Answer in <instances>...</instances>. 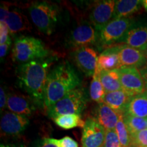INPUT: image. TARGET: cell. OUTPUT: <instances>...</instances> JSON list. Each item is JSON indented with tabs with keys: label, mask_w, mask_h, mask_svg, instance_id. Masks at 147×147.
<instances>
[{
	"label": "cell",
	"mask_w": 147,
	"mask_h": 147,
	"mask_svg": "<svg viewBox=\"0 0 147 147\" xmlns=\"http://www.w3.org/2000/svg\"><path fill=\"white\" fill-rule=\"evenodd\" d=\"M51 61L38 59L21 64L16 69L18 84L38 104L44 106Z\"/></svg>",
	"instance_id": "cell-1"
},
{
	"label": "cell",
	"mask_w": 147,
	"mask_h": 147,
	"mask_svg": "<svg viewBox=\"0 0 147 147\" xmlns=\"http://www.w3.org/2000/svg\"><path fill=\"white\" fill-rule=\"evenodd\" d=\"M80 80L71 64L63 61L58 64L48 75L44 106L47 110L80 84Z\"/></svg>",
	"instance_id": "cell-2"
},
{
	"label": "cell",
	"mask_w": 147,
	"mask_h": 147,
	"mask_svg": "<svg viewBox=\"0 0 147 147\" xmlns=\"http://www.w3.org/2000/svg\"><path fill=\"white\" fill-rule=\"evenodd\" d=\"M49 51L42 40L31 36H21L14 42L12 59L21 64L47 57Z\"/></svg>",
	"instance_id": "cell-3"
},
{
	"label": "cell",
	"mask_w": 147,
	"mask_h": 147,
	"mask_svg": "<svg viewBox=\"0 0 147 147\" xmlns=\"http://www.w3.org/2000/svg\"><path fill=\"white\" fill-rule=\"evenodd\" d=\"M32 21L40 32L47 35L54 32L59 18L58 7L47 1L36 2L29 8Z\"/></svg>",
	"instance_id": "cell-4"
},
{
	"label": "cell",
	"mask_w": 147,
	"mask_h": 147,
	"mask_svg": "<svg viewBox=\"0 0 147 147\" xmlns=\"http://www.w3.org/2000/svg\"><path fill=\"white\" fill-rule=\"evenodd\" d=\"M85 92L80 88L72 90L47 110L50 118L67 115H80L87 106Z\"/></svg>",
	"instance_id": "cell-5"
},
{
	"label": "cell",
	"mask_w": 147,
	"mask_h": 147,
	"mask_svg": "<svg viewBox=\"0 0 147 147\" xmlns=\"http://www.w3.org/2000/svg\"><path fill=\"white\" fill-rule=\"evenodd\" d=\"M132 25L131 19L127 18L113 19L100 34V41L104 45H110L125 37Z\"/></svg>",
	"instance_id": "cell-6"
},
{
	"label": "cell",
	"mask_w": 147,
	"mask_h": 147,
	"mask_svg": "<svg viewBox=\"0 0 147 147\" xmlns=\"http://www.w3.org/2000/svg\"><path fill=\"white\" fill-rule=\"evenodd\" d=\"M123 89L131 96L145 92L144 82L140 70L134 67H121L118 69Z\"/></svg>",
	"instance_id": "cell-7"
},
{
	"label": "cell",
	"mask_w": 147,
	"mask_h": 147,
	"mask_svg": "<svg viewBox=\"0 0 147 147\" xmlns=\"http://www.w3.org/2000/svg\"><path fill=\"white\" fill-rule=\"evenodd\" d=\"M106 129L96 119L89 117L82 128L81 143L82 147H102L105 140Z\"/></svg>",
	"instance_id": "cell-8"
},
{
	"label": "cell",
	"mask_w": 147,
	"mask_h": 147,
	"mask_svg": "<svg viewBox=\"0 0 147 147\" xmlns=\"http://www.w3.org/2000/svg\"><path fill=\"white\" fill-rule=\"evenodd\" d=\"M116 1L104 0L97 3L89 14L90 21L97 31L102 30L113 17Z\"/></svg>",
	"instance_id": "cell-9"
},
{
	"label": "cell",
	"mask_w": 147,
	"mask_h": 147,
	"mask_svg": "<svg viewBox=\"0 0 147 147\" xmlns=\"http://www.w3.org/2000/svg\"><path fill=\"white\" fill-rule=\"evenodd\" d=\"M97 53L89 47L76 49L73 53V59L76 65L88 76H93L98 63Z\"/></svg>",
	"instance_id": "cell-10"
},
{
	"label": "cell",
	"mask_w": 147,
	"mask_h": 147,
	"mask_svg": "<svg viewBox=\"0 0 147 147\" xmlns=\"http://www.w3.org/2000/svg\"><path fill=\"white\" fill-rule=\"evenodd\" d=\"M29 124L27 117L11 112L3 114L1 119V131L7 136H18L25 131Z\"/></svg>",
	"instance_id": "cell-11"
},
{
	"label": "cell",
	"mask_w": 147,
	"mask_h": 147,
	"mask_svg": "<svg viewBox=\"0 0 147 147\" xmlns=\"http://www.w3.org/2000/svg\"><path fill=\"white\" fill-rule=\"evenodd\" d=\"M97 38L98 34L94 27L88 24H82L71 32L69 43L73 47L78 49L94 45L97 42Z\"/></svg>",
	"instance_id": "cell-12"
},
{
	"label": "cell",
	"mask_w": 147,
	"mask_h": 147,
	"mask_svg": "<svg viewBox=\"0 0 147 147\" xmlns=\"http://www.w3.org/2000/svg\"><path fill=\"white\" fill-rule=\"evenodd\" d=\"M119 57L121 67H142L147 62L143 53L138 49L125 46L120 47Z\"/></svg>",
	"instance_id": "cell-13"
},
{
	"label": "cell",
	"mask_w": 147,
	"mask_h": 147,
	"mask_svg": "<svg viewBox=\"0 0 147 147\" xmlns=\"http://www.w3.org/2000/svg\"><path fill=\"white\" fill-rule=\"evenodd\" d=\"M124 113L117 111L104 102L99 104L96 110V120L106 130L114 129Z\"/></svg>",
	"instance_id": "cell-14"
},
{
	"label": "cell",
	"mask_w": 147,
	"mask_h": 147,
	"mask_svg": "<svg viewBox=\"0 0 147 147\" xmlns=\"http://www.w3.org/2000/svg\"><path fill=\"white\" fill-rule=\"evenodd\" d=\"M6 107L12 113L26 117L32 115L35 110L34 106L28 98L16 93L8 95Z\"/></svg>",
	"instance_id": "cell-15"
},
{
	"label": "cell",
	"mask_w": 147,
	"mask_h": 147,
	"mask_svg": "<svg viewBox=\"0 0 147 147\" xmlns=\"http://www.w3.org/2000/svg\"><path fill=\"white\" fill-rule=\"evenodd\" d=\"M120 47L110 48L104 51L98 57L97 67L102 70H114L121 67L119 57Z\"/></svg>",
	"instance_id": "cell-16"
},
{
	"label": "cell",
	"mask_w": 147,
	"mask_h": 147,
	"mask_svg": "<svg viewBox=\"0 0 147 147\" xmlns=\"http://www.w3.org/2000/svg\"><path fill=\"white\" fill-rule=\"evenodd\" d=\"M124 42L129 47L144 50L147 47V26L130 29L124 37Z\"/></svg>",
	"instance_id": "cell-17"
},
{
	"label": "cell",
	"mask_w": 147,
	"mask_h": 147,
	"mask_svg": "<svg viewBox=\"0 0 147 147\" xmlns=\"http://www.w3.org/2000/svg\"><path fill=\"white\" fill-rule=\"evenodd\" d=\"M123 89L106 93L104 99V103L117 111L123 113L125 110L132 98Z\"/></svg>",
	"instance_id": "cell-18"
},
{
	"label": "cell",
	"mask_w": 147,
	"mask_h": 147,
	"mask_svg": "<svg viewBox=\"0 0 147 147\" xmlns=\"http://www.w3.org/2000/svg\"><path fill=\"white\" fill-rule=\"evenodd\" d=\"M4 23L6 24L12 34L24 31H29L32 29L27 16L16 10L10 11Z\"/></svg>",
	"instance_id": "cell-19"
},
{
	"label": "cell",
	"mask_w": 147,
	"mask_h": 147,
	"mask_svg": "<svg viewBox=\"0 0 147 147\" xmlns=\"http://www.w3.org/2000/svg\"><path fill=\"white\" fill-rule=\"evenodd\" d=\"M124 114L140 118H147V93L134 95L129 102Z\"/></svg>",
	"instance_id": "cell-20"
},
{
	"label": "cell",
	"mask_w": 147,
	"mask_h": 147,
	"mask_svg": "<svg viewBox=\"0 0 147 147\" xmlns=\"http://www.w3.org/2000/svg\"><path fill=\"white\" fill-rule=\"evenodd\" d=\"M142 1L139 0H119L116 1L113 19L127 18L139 10Z\"/></svg>",
	"instance_id": "cell-21"
},
{
	"label": "cell",
	"mask_w": 147,
	"mask_h": 147,
	"mask_svg": "<svg viewBox=\"0 0 147 147\" xmlns=\"http://www.w3.org/2000/svg\"><path fill=\"white\" fill-rule=\"evenodd\" d=\"M100 79L106 93L123 89L118 69L100 71Z\"/></svg>",
	"instance_id": "cell-22"
},
{
	"label": "cell",
	"mask_w": 147,
	"mask_h": 147,
	"mask_svg": "<svg viewBox=\"0 0 147 147\" xmlns=\"http://www.w3.org/2000/svg\"><path fill=\"white\" fill-rule=\"evenodd\" d=\"M100 69L97 67L95 72L93 76V80L90 84V97L94 102L101 104L104 102V99L106 92L103 87L100 79Z\"/></svg>",
	"instance_id": "cell-23"
},
{
	"label": "cell",
	"mask_w": 147,
	"mask_h": 147,
	"mask_svg": "<svg viewBox=\"0 0 147 147\" xmlns=\"http://www.w3.org/2000/svg\"><path fill=\"white\" fill-rule=\"evenodd\" d=\"M57 125L63 129H71L75 127L83 128L85 121L82 120L80 115H62L54 119Z\"/></svg>",
	"instance_id": "cell-24"
},
{
	"label": "cell",
	"mask_w": 147,
	"mask_h": 147,
	"mask_svg": "<svg viewBox=\"0 0 147 147\" xmlns=\"http://www.w3.org/2000/svg\"><path fill=\"white\" fill-rule=\"evenodd\" d=\"M123 120L131 136L147 128L146 119L124 114Z\"/></svg>",
	"instance_id": "cell-25"
},
{
	"label": "cell",
	"mask_w": 147,
	"mask_h": 147,
	"mask_svg": "<svg viewBox=\"0 0 147 147\" xmlns=\"http://www.w3.org/2000/svg\"><path fill=\"white\" fill-rule=\"evenodd\" d=\"M103 147H121L120 140L115 129L106 130Z\"/></svg>",
	"instance_id": "cell-26"
},
{
	"label": "cell",
	"mask_w": 147,
	"mask_h": 147,
	"mask_svg": "<svg viewBox=\"0 0 147 147\" xmlns=\"http://www.w3.org/2000/svg\"><path fill=\"white\" fill-rule=\"evenodd\" d=\"M132 147H147V128L131 136Z\"/></svg>",
	"instance_id": "cell-27"
},
{
	"label": "cell",
	"mask_w": 147,
	"mask_h": 147,
	"mask_svg": "<svg viewBox=\"0 0 147 147\" xmlns=\"http://www.w3.org/2000/svg\"><path fill=\"white\" fill-rule=\"evenodd\" d=\"M47 139L49 142L53 143L58 147H79L76 141L69 136H65L61 139Z\"/></svg>",
	"instance_id": "cell-28"
},
{
	"label": "cell",
	"mask_w": 147,
	"mask_h": 147,
	"mask_svg": "<svg viewBox=\"0 0 147 147\" xmlns=\"http://www.w3.org/2000/svg\"><path fill=\"white\" fill-rule=\"evenodd\" d=\"M10 30L5 23H0V45L6 43L10 38Z\"/></svg>",
	"instance_id": "cell-29"
},
{
	"label": "cell",
	"mask_w": 147,
	"mask_h": 147,
	"mask_svg": "<svg viewBox=\"0 0 147 147\" xmlns=\"http://www.w3.org/2000/svg\"><path fill=\"white\" fill-rule=\"evenodd\" d=\"M32 147H58L47 140V138L39 140L32 144Z\"/></svg>",
	"instance_id": "cell-30"
},
{
	"label": "cell",
	"mask_w": 147,
	"mask_h": 147,
	"mask_svg": "<svg viewBox=\"0 0 147 147\" xmlns=\"http://www.w3.org/2000/svg\"><path fill=\"white\" fill-rule=\"evenodd\" d=\"M6 105H7L6 94H5V90L3 89V88L2 87H1V89H0V108H1V112L3 111V110L4 109Z\"/></svg>",
	"instance_id": "cell-31"
},
{
	"label": "cell",
	"mask_w": 147,
	"mask_h": 147,
	"mask_svg": "<svg viewBox=\"0 0 147 147\" xmlns=\"http://www.w3.org/2000/svg\"><path fill=\"white\" fill-rule=\"evenodd\" d=\"M0 12H1V14H0V16H1V17H0V19L1 20H0V21H1V22H0V23H4L7 16L8 15L9 12H10L8 6H7V5H5V4H3V5H1V9H0Z\"/></svg>",
	"instance_id": "cell-32"
},
{
	"label": "cell",
	"mask_w": 147,
	"mask_h": 147,
	"mask_svg": "<svg viewBox=\"0 0 147 147\" xmlns=\"http://www.w3.org/2000/svg\"><path fill=\"white\" fill-rule=\"evenodd\" d=\"M11 45V40H8L6 43L0 45V57L2 59L6 55Z\"/></svg>",
	"instance_id": "cell-33"
},
{
	"label": "cell",
	"mask_w": 147,
	"mask_h": 147,
	"mask_svg": "<svg viewBox=\"0 0 147 147\" xmlns=\"http://www.w3.org/2000/svg\"><path fill=\"white\" fill-rule=\"evenodd\" d=\"M140 71L141 75H142L143 80H144L145 92L147 93V62L143 67H141Z\"/></svg>",
	"instance_id": "cell-34"
},
{
	"label": "cell",
	"mask_w": 147,
	"mask_h": 147,
	"mask_svg": "<svg viewBox=\"0 0 147 147\" xmlns=\"http://www.w3.org/2000/svg\"><path fill=\"white\" fill-rule=\"evenodd\" d=\"M1 147H25L22 144H2Z\"/></svg>",
	"instance_id": "cell-35"
},
{
	"label": "cell",
	"mask_w": 147,
	"mask_h": 147,
	"mask_svg": "<svg viewBox=\"0 0 147 147\" xmlns=\"http://www.w3.org/2000/svg\"><path fill=\"white\" fill-rule=\"evenodd\" d=\"M142 5L144 6L145 10L147 11V0H143V1H142Z\"/></svg>",
	"instance_id": "cell-36"
},
{
	"label": "cell",
	"mask_w": 147,
	"mask_h": 147,
	"mask_svg": "<svg viewBox=\"0 0 147 147\" xmlns=\"http://www.w3.org/2000/svg\"><path fill=\"white\" fill-rule=\"evenodd\" d=\"M142 52L143 53V54H144V57H146V59H147V47L145 48L144 50L142 51Z\"/></svg>",
	"instance_id": "cell-37"
},
{
	"label": "cell",
	"mask_w": 147,
	"mask_h": 147,
	"mask_svg": "<svg viewBox=\"0 0 147 147\" xmlns=\"http://www.w3.org/2000/svg\"><path fill=\"white\" fill-rule=\"evenodd\" d=\"M146 119V127H147V118Z\"/></svg>",
	"instance_id": "cell-38"
},
{
	"label": "cell",
	"mask_w": 147,
	"mask_h": 147,
	"mask_svg": "<svg viewBox=\"0 0 147 147\" xmlns=\"http://www.w3.org/2000/svg\"><path fill=\"white\" fill-rule=\"evenodd\" d=\"M102 147H103V146H102Z\"/></svg>",
	"instance_id": "cell-39"
}]
</instances>
